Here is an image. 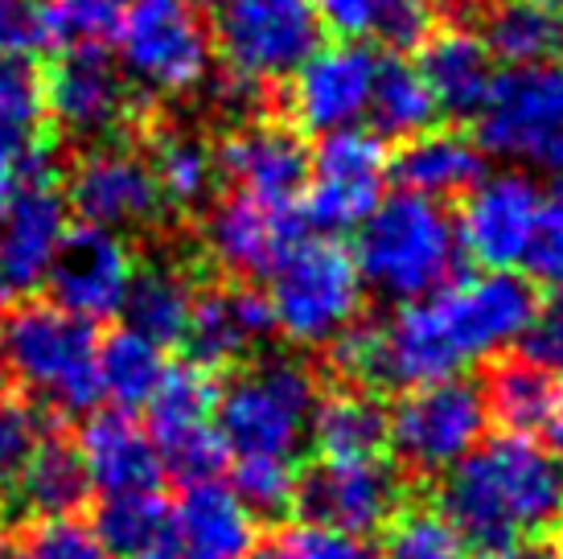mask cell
Listing matches in <instances>:
<instances>
[{
  "instance_id": "9",
  "label": "cell",
  "mask_w": 563,
  "mask_h": 559,
  "mask_svg": "<svg viewBox=\"0 0 563 559\" xmlns=\"http://www.w3.org/2000/svg\"><path fill=\"white\" fill-rule=\"evenodd\" d=\"M489 407L482 387L465 379H440L407 395L387 412V445L411 473H449L485 440Z\"/></svg>"
},
{
  "instance_id": "46",
  "label": "cell",
  "mask_w": 563,
  "mask_h": 559,
  "mask_svg": "<svg viewBox=\"0 0 563 559\" xmlns=\"http://www.w3.org/2000/svg\"><path fill=\"white\" fill-rule=\"evenodd\" d=\"M485 559H563V551L555 544L531 539V544H515V547H498V551H485Z\"/></svg>"
},
{
  "instance_id": "23",
  "label": "cell",
  "mask_w": 563,
  "mask_h": 559,
  "mask_svg": "<svg viewBox=\"0 0 563 559\" xmlns=\"http://www.w3.org/2000/svg\"><path fill=\"white\" fill-rule=\"evenodd\" d=\"M276 329L272 305L255 288H210L198 293L181 342L198 366H227L255 350Z\"/></svg>"
},
{
  "instance_id": "37",
  "label": "cell",
  "mask_w": 563,
  "mask_h": 559,
  "mask_svg": "<svg viewBox=\"0 0 563 559\" xmlns=\"http://www.w3.org/2000/svg\"><path fill=\"white\" fill-rule=\"evenodd\" d=\"M383 535V559H470L465 535L453 527V518L437 506H407L395 511Z\"/></svg>"
},
{
  "instance_id": "14",
  "label": "cell",
  "mask_w": 563,
  "mask_h": 559,
  "mask_svg": "<svg viewBox=\"0 0 563 559\" xmlns=\"http://www.w3.org/2000/svg\"><path fill=\"white\" fill-rule=\"evenodd\" d=\"M539 198H543V189L534 186L527 173L506 169L482 177L465 194L461 215L453 218L461 251L485 272H515L531 248Z\"/></svg>"
},
{
  "instance_id": "11",
  "label": "cell",
  "mask_w": 563,
  "mask_h": 559,
  "mask_svg": "<svg viewBox=\"0 0 563 559\" xmlns=\"http://www.w3.org/2000/svg\"><path fill=\"white\" fill-rule=\"evenodd\" d=\"M391 161L383 153L378 132L342 128L321 136V149L309 156V182H305V215L321 231L345 234L358 231L362 218L383 202Z\"/></svg>"
},
{
  "instance_id": "30",
  "label": "cell",
  "mask_w": 563,
  "mask_h": 559,
  "mask_svg": "<svg viewBox=\"0 0 563 559\" xmlns=\"http://www.w3.org/2000/svg\"><path fill=\"white\" fill-rule=\"evenodd\" d=\"M482 42L494 63H506V70L551 63L563 46L560 13H548L527 0H501L485 17Z\"/></svg>"
},
{
  "instance_id": "36",
  "label": "cell",
  "mask_w": 563,
  "mask_h": 559,
  "mask_svg": "<svg viewBox=\"0 0 563 559\" xmlns=\"http://www.w3.org/2000/svg\"><path fill=\"white\" fill-rule=\"evenodd\" d=\"M46 120V83L21 54H0V149H30Z\"/></svg>"
},
{
  "instance_id": "27",
  "label": "cell",
  "mask_w": 563,
  "mask_h": 559,
  "mask_svg": "<svg viewBox=\"0 0 563 559\" xmlns=\"http://www.w3.org/2000/svg\"><path fill=\"white\" fill-rule=\"evenodd\" d=\"M309 436H313L321 461L378 457L387 445V407L366 387L321 395L309 416Z\"/></svg>"
},
{
  "instance_id": "6",
  "label": "cell",
  "mask_w": 563,
  "mask_h": 559,
  "mask_svg": "<svg viewBox=\"0 0 563 559\" xmlns=\"http://www.w3.org/2000/svg\"><path fill=\"white\" fill-rule=\"evenodd\" d=\"M272 321L297 346H333L362 313V276L354 255L333 239H300L272 267Z\"/></svg>"
},
{
  "instance_id": "28",
  "label": "cell",
  "mask_w": 563,
  "mask_h": 559,
  "mask_svg": "<svg viewBox=\"0 0 563 559\" xmlns=\"http://www.w3.org/2000/svg\"><path fill=\"white\" fill-rule=\"evenodd\" d=\"M194 300H198V288H194V280L181 267L148 264V267H136L120 313H124L132 333H141V338H148V342L157 346H173L186 338Z\"/></svg>"
},
{
  "instance_id": "48",
  "label": "cell",
  "mask_w": 563,
  "mask_h": 559,
  "mask_svg": "<svg viewBox=\"0 0 563 559\" xmlns=\"http://www.w3.org/2000/svg\"><path fill=\"white\" fill-rule=\"evenodd\" d=\"M543 432L555 440V449H563V387H555V399H551V416Z\"/></svg>"
},
{
  "instance_id": "1",
  "label": "cell",
  "mask_w": 563,
  "mask_h": 559,
  "mask_svg": "<svg viewBox=\"0 0 563 559\" xmlns=\"http://www.w3.org/2000/svg\"><path fill=\"white\" fill-rule=\"evenodd\" d=\"M531 284L515 272L453 276L432 296L407 300L383 326H354L333 342L338 371L358 387H423L461 379L477 362L522 342L534 317Z\"/></svg>"
},
{
  "instance_id": "52",
  "label": "cell",
  "mask_w": 563,
  "mask_h": 559,
  "mask_svg": "<svg viewBox=\"0 0 563 559\" xmlns=\"http://www.w3.org/2000/svg\"><path fill=\"white\" fill-rule=\"evenodd\" d=\"M527 4H539V9H548V13H563V0H527Z\"/></svg>"
},
{
  "instance_id": "2",
  "label": "cell",
  "mask_w": 563,
  "mask_h": 559,
  "mask_svg": "<svg viewBox=\"0 0 563 559\" xmlns=\"http://www.w3.org/2000/svg\"><path fill=\"white\" fill-rule=\"evenodd\" d=\"M440 511L470 547L531 544L563 523V461L534 436L501 432L456 461L440 490Z\"/></svg>"
},
{
  "instance_id": "32",
  "label": "cell",
  "mask_w": 563,
  "mask_h": 559,
  "mask_svg": "<svg viewBox=\"0 0 563 559\" xmlns=\"http://www.w3.org/2000/svg\"><path fill=\"white\" fill-rule=\"evenodd\" d=\"M482 395L489 416L498 419L506 432L531 436L548 428L555 383L543 366H534L531 358H515V362H501L498 371L489 374V387Z\"/></svg>"
},
{
  "instance_id": "13",
  "label": "cell",
  "mask_w": 563,
  "mask_h": 559,
  "mask_svg": "<svg viewBox=\"0 0 563 559\" xmlns=\"http://www.w3.org/2000/svg\"><path fill=\"white\" fill-rule=\"evenodd\" d=\"M136 276V260L120 231L103 227H70L63 248L46 272L54 305L82 321H108L124 309V296Z\"/></svg>"
},
{
  "instance_id": "7",
  "label": "cell",
  "mask_w": 563,
  "mask_h": 559,
  "mask_svg": "<svg viewBox=\"0 0 563 559\" xmlns=\"http://www.w3.org/2000/svg\"><path fill=\"white\" fill-rule=\"evenodd\" d=\"M120 70L148 95H186L210 75V25L194 0H128L120 17Z\"/></svg>"
},
{
  "instance_id": "42",
  "label": "cell",
  "mask_w": 563,
  "mask_h": 559,
  "mask_svg": "<svg viewBox=\"0 0 563 559\" xmlns=\"http://www.w3.org/2000/svg\"><path fill=\"white\" fill-rule=\"evenodd\" d=\"M284 559H383L378 547H371L366 535H345L317 523H300L284 539Z\"/></svg>"
},
{
  "instance_id": "44",
  "label": "cell",
  "mask_w": 563,
  "mask_h": 559,
  "mask_svg": "<svg viewBox=\"0 0 563 559\" xmlns=\"http://www.w3.org/2000/svg\"><path fill=\"white\" fill-rule=\"evenodd\" d=\"M37 440H42V428L30 407L0 404V482H13L16 469L37 449Z\"/></svg>"
},
{
  "instance_id": "26",
  "label": "cell",
  "mask_w": 563,
  "mask_h": 559,
  "mask_svg": "<svg viewBox=\"0 0 563 559\" xmlns=\"http://www.w3.org/2000/svg\"><path fill=\"white\" fill-rule=\"evenodd\" d=\"M317 21L342 42L375 37L395 50L423 46L437 33L432 0H309Z\"/></svg>"
},
{
  "instance_id": "10",
  "label": "cell",
  "mask_w": 563,
  "mask_h": 559,
  "mask_svg": "<svg viewBox=\"0 0 563 559\" xmlns=\"http://www.w3.org/2000/svg\"><path fill=\"white\" fill-rule=\"evenodd\" d=\"M477 120L485 149L563 177V63L551 58L498 75Z\"/></svg>"
},
{
  "instance_id": "54",
  "label": "cell",
  "mask_w": 563,
  "mask_h": 559,
  "mask_svg": "<svg viewBox=\"0 0 563 559\" xmlns=\"http://www.w3.org/2000/svg\"><path fill=\"white\" fill-rule=\"evenodd\" d=\"M0 559H13V556H4V551H0Z\"/></svg>"
},
{
  "instance_id": "24",
  "label": "cell",
  "mask_w": 563,
  "mask_h": 559,
  "mask_svg": "<svg viewBox=\"0 0 563 559\" xmlns=\"http://www.w3.org/2000/svg\"><path fill=\"white\" fill-rule=\"evenodd\" d=\"M420 75L440 111L477 116L485 95L494 87V58L485 50L482 33L473 30H440L423 42Z\"/></svg>"
},
{
  "instance_id": "5",
  "label": "cell",
  "mask_w": 563,
  "mask_h": 559,
  "mask_svg": "<svg viewBox=\"0 0 563 559\" xmlns=\"http://www.w3.org/2000/svg\"><path fill=\"white\" fill-rule=\"evenodd\" d=\"M313 404V374L288 358H267L219 391L214 424L231 457H292L309 436Z\"/></svg>"
},
{
  "instance_id": "49",
  "label": "cell",
  "mask_w": 563,
  "mask_h": 559,
  "mask_svg": "<svg viewBox=\"0 0 563 559\" xmlns=\"http://www.w3.org/2000/svg\"><path fill=\"white\" fill-rule=\"evenodd\" d=\"M9 300H13V288L4 284V276H0V329H4V321H9Z\"/></svg>"
},
{
  "instance_id": "4",
  "label": "cell",
  "mask_w": 563,
  "mask_h": 559,
  "mask_svg": "<svg viewBox=\"0 0 563 559\" xmlns=\"http://www.w3.org/2000/svg\"><path fill=\"white\" fill-rule=\"evenodd\" d=\"M4 366L58 412H91L99 399L95 326L58 305H25L0 329Z\"/></svg>"
},
{
  "instance_id": "18",
  "label": "cell",
  "mask_w": 563,
  "mask_h": 559,
  "mask_svg": "<svg viewBox=\"0 0 563 559\" xmlns=\"http://www.w3.org/2000/svg\"><path fill=\"white\" fill-rule=\"evenodd\" d=\"M46 116L79 140H103L128 120L132 91L124 70L99 46L63 50L46 78Z\"/></svg>"
},
{
  "instance_id": "12",
  "label": "cell",
  "mask_w": 563,
  "mask_h": 559,
  "mask_svg": "<svg viewBox=\"0 0 563 559\" xmlns=\"http://www.w3.org/2000/svg\"><path fill=\"white\" fill-rule=\"evenodd\" d=\"M378 58L358 42L317 46L305 63L288 75V116L300 132H342L358 128L371 108Z\"/></svg>"
},
{
  "instance_id": "47",
  "label": "cell",
  "mask_w": 563,
  "mask_h": 559,
  "mask_svg": "<svg viewBox=\"0 0 563 559\" xmlns=\"http://www.w3.org/2000/svg\"><path fill=\"white\" fill-rule=\"evenodd\" d=\"M16 189H21V169H16V153L0 149V218H4V210H9V202H13Z\"/></svg>"
},
{
  "instance_id": "22",
  "label": "cell",
  "mask_w": 563,
  "mask_h": 559,
  "mask_svg": "<svg viewBox=\"0 0 563 559\" xmlns=\"http://www.w3.org/2000/svg\"><path fill=\"white\" fill-rule=\"evenodd\" d=\"M66 202L46 182H25L13 194V202L0 218V276L9 288H33L42 284L63 248Z\"/></svg>"
},
{
  "instance_id": "8",
  "label": "cell",
  "mask_w": 563,
  "mask_h": 559,
  "mask_svg": "<svg viewBox=\"0 0 563 559\" xmlns=\"http://www.w3.org/2000/svg\"><path fill=\"white\" fill-rule=\"evenodd\" d=\"M210 37L219 42L231 78L260 91L313 54L321 21L309 0H219Z\"/></svg>"
},
{
  "instance_id": "35",
  "label": "cell",
  "mask_w": 563,
  "mask_h": 559,
  "mask_svg": "<svg viewBox=\"0 0 563 559\" xmlns=\"http://www.w3.org/2000/svg\"><path fill=\"white\" fill-rule=\"evenodd\" d=\"M128 0H46L37 9V42L54 50H91L115 37Z\"/></svg>"
},
{
  "instance_id": "34",
  "label": "cell",
  "mask_w": 563,
  "mask_h": 559,
  "mask_svg": "<svg viewBox=\"0 0 563 559\" xmlns=\"http://www.w3.org/2000/svg\"><path fill=\"white\" fill-rule=\"evenodd\" d=\"M95 535L108 547V556H141L165 544L169 527V502L157 490H132V494H108L95 511Z\"/></svg>"
},
{
  "instance_id": "38",
  "label": "cell",
  "mask_w": 563,
  "mask_h": 559,
  "mask_svg": "<svg viewBox=\"0 0 563 559\" xmlns=\"http://www.w3.org/2000/svg\"><path fill=\"white\" fill-rule=\"evenodd\" d=\"M148 169L157 177V189L165 202L198 206L214 186L219 161H214V153L206 149L202 140L186 136V132H169V136L157 140Z\"/></svg>"
},
{
  "instance_id": "40",
  "label": "cell",
  "mask_w": 563,
  "mask_h": 559,
  "mask_svg": "<svg viewBox=\"0 0 563 559\" xmlns=\"http://www.w3.org/2000/svg\"><path fill=\"white\" fill-rule=\"evenodd\" d=\"M522 267L531 280L563 288V177L539 198V215H534L531 248L522 255Z\"/></svg>"
},
{
  "instance_id": "45",
  "label": "cell",
  "mask_w": 563,
  "mask_h": 559,
  "mask_svg": "<svg viewBox=\"0 0 563 559\" xmlns=\"http://www.w3.org/2000/svg\"><path fill=\"white\" fill-rule=\"evenodd\" d=\"M37 4L33 0H0V54H16L37 42Z\"/></svg>"
},
{
  "instance_id": "51",
  "label": "cell",
  "mask_w": 563,
  "mask_h": 559,
  "mask_svg": "<svg viewBox=\"0 0 563 559\" xmlns=\"http://www.w3.org/2000/svg\"><path fill=\"white\" fill-rule=\"evenodd\" d=\"M124 559H177L173 551H161V547H153V551H141V556H124Z\"/></svg>"
},
{
  "instance_id": "20",
  "label": "cell",
  "mask_w": 563,
  "mask_h": 559,
  "mask_svg": "<svg viewBox=\"0 0 563 559\" xmlns=\"http://www.w3.org/2000/svg\"><path fill=\"white\" fill-rule=\"evenodd\" d=\"M79 457L87 469V482L99 494H132V490H157L161 482V457L148 428L136 424L132 412L108 407L91 412L79 428Z\"/></svg>"
},
{
  "instance_id": "29",
  "label": "cell",
  "mask_w": 563,
  "mask_h": 559,
  "mask_svg": "<svg viewBox=\"0 0 563 559\" xmlns=\"http://www.w3.org/2000/svg\"><path fill=\"white\" fill-rule=\"evenodd\" d=\"M16 502L21 511H30L33 518H63L75 514L91 494L87 469L75 445L66 440H37V449L30 452V461L16 469Z\"/></svg>"
},
{
  "instance_id": "21",
  "label": "cell",
  "mask_w": 563,
  "mask_h": 559,
  "mask_svg": "<svg viewBox=\"0 0 563 559\" xmlns=\"http://www.w3.org/2000/svg\"><path fill=\"white\" fill-rule=\"evenodd\" d=\"M219 169L235 182L239 194L264 198V202H292L309 182V153L292 128L251 124L239 128L214 156Z\"/></svg>"
},
{
  "instance_id": "3",
  "label": "cell",
  "mask_w": 563,
  "mask_h": 559,
  "mask_svg": "<svg viewBox=\"0 0 563 559\" xmlns=\"http://www.w3.org/2000/svg\"><path fill=\"white\" fill-rule=\"evenodd\" d=\"M354 264L362 284L387 300H420L456 276L461 243L444 206L420 194H391L362 218Z\"/></svg>"
},
{
  "instance_id": "39",
  "label": "cell",
  "mask_w": 563,
  "mask_h": 559,
  "mask_svg": "<svg viewBox=\"0 0 563 559\" xmlns=\"http://www.w3.org/2000/svg\"><path fill=\"white\" fill-rule=\"evenodd\" d=\"M300 473L292 457H235L231 490L251 514H280L297 502Z\"/></svg>"
},
{
  "instance_id": "53",
  "label": "cell",
  "mask_w": 563,
  "mask_h": 559,
  "mask_svg": "<svg viewBox=\"0 0 563 559\" xmlns=\"http://www.w3.org/2000/svg\"><path fill=\"white\" fill-rule=\"evenodd\" d=\"M4 387H9V374H4V362H0V404H4Z\"/></svg>"
},
{
  "instance_id": "15",
  "label": "cell",
  "mask_w": 563,
  "mask_h": 559,
  "mask_svg": "<svg viewBox=\"0 0 563 559\" xmlns=\"http://www.w3.org/2000/svg\"><path fill=\"white\" fill-rule=\"evenodd\" d=\"M300 518L345 535H371L399 506V482L387 461H317L297 485Z\"/></svg>"
},
{
  "instance_id": "43",
  "label": "cell",
  "mask_w": 563,
  "mask_h": 559,
  "mask_svg": "<svg viewBox=\"0 0 563 559\" xmlns=\"http://www.w3.org/2000/svg\"><path fill=\"white\" fill-rule=\"evenodd\" d=\"M522 346H527V358L534 366H543L548 374H563V288H555L548 305L534 309L531 329L522 333Z\"/></svg>"
},
{
  "instance_id": "50",
  "label": "cell",
  "mask_w": 563,
  "mask_h": 559,
  "mask_svg": "<svg viewBox=\"0 0 563 559\" xmlns=\"http://www.w3.org/2000/svg\"><path fill=\"white\" fill-rule=\"evenodd\" d=\"M243 559H284L280 547H264V551H247Z\"/></svg>"
},
{
  "instance_id": "16",
  "label": "cell",
  "mask_w": 563,
  "mask_h": 559,
  "mask_svg": "<svg viewBox=\"0 0 563 559\" xmlns=\"http://www.w3.org/2000/svg\"><path fill=\"white\" fill-rule=\"evenodd\" d=\"M202 239L210 260L222 272L255 280L272 276V267L280 264L305 234H300V215L292 202H264V198H251L235 189L206 215Z\"/></svg>"
},
{
  "instance_id": "33",
  "label": "cell",
  "mask_w": 563,
  "mask_h": 559,
  "mask_svg": "<svg viewBox=\"0 0 563 559\" xmlns=\"http://www.w3.org/2000/svg\"><path fill=\"white\" fill-rule=\"evenodd\" d=\"M366 116L375 120L378 136L411 140L432 128L440 108L437 99H432V91H428V83H423L420 66L395 58V63H378L375 91H371Z\"/></svg>"
},
{
  "instance_id": "19",
  "label": "cell",
  "mask_w": 563,
  "mask_h": 559,
  "mask_svg": "<svg viewBox=\"0 0 563 559\" xmlns=\"http://www.w3.org/2000/svg\"><path fill=\"white\" fill-rule=\"evenodd\" d=\"M165 544L177 559H243L255 551V514L219 478L194 482L169 506Z\"/></svg>"
},
{
  "instance_id": "31",
  "label": "cell",
  "mask_w": 563,
  "mask_h": 559,
  "mask_svg": "<svg viewBox=\"0 0 563 559\" xmlns=\"http://www.w3.org/2000/svg\"><path fill=\"white\" fill-rule=\"evenodd\" d=\"M165 371H169L165 346L148 342L132 329H115L111 338L99 342V354H95L99 395H108L111 404L124 407V412L148 404Z\"/></svg>"
},
{
  "instance_id": "41",
  "label": "cell",
  "mask_w": 563,
  "mask_h": 559,
  "mask_svg": "<svg viewBox=\"0 0 563 559\" xmlns=\"http://www.w3.org/2000/svg\"><path fill=\"white\" fill-rule=\"evenodd\" d=\"M25 559H108V547L99 544L91 523L63 514V518H42L30 530Z\"/></svg>"
},
{
  "instance_id": "25",
  "label": "cell",
  "mask_w": 563,
  "mask_h": 559,
  "mask_svg": "<svg viewBox=\"0 0 563 559\" xmlns=\"http://www.w3.org/2000/svg\"><path fill=\"white\" fill-rule=\"evenodd\" d=\"M395 177L407 194H420V198H456V194H470L477 182L485 177V153L482 144H473L461 132H440L428 128L420 136H411L399 149V156L391 161Z\"/></svg>"
},
{
  "instance_id": "17",
  "label": "cell",
  "mask_w": 563,
  "mask_h": 559,
  "mask_svg": "<svg viewBox=\"0 0 563 559\" xmlns=\"http://www.w3.org/2000/svg\"><path fill=\"white\" fill-rule=\"evenodd\" d=\"M157 177L141 153L124 144H95L70 169V206L87 227L128 231L153 222L161 210Z\"/></svg>"
}]
</instances>
